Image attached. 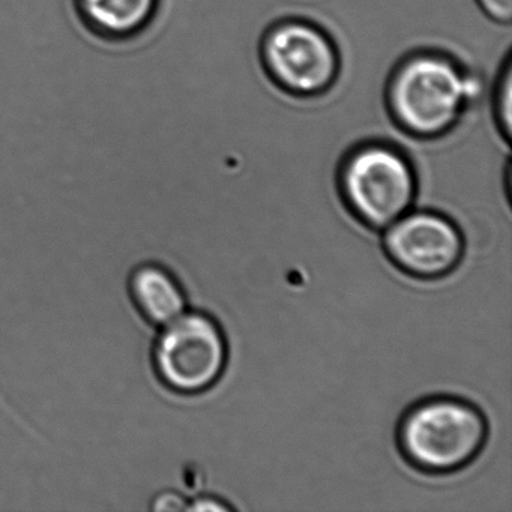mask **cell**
Returning a JSON list of instances; mask_svg holds the SVG:
<instances>
[{
    "mask_svg": "<svg viewBox=\"0 0 512 512\" xmlns=\"http://www.w3.org/2000/svg\"><path fill=\"white\" fill-rule=\"evenodd\" d=\"M481 94L479 80L448 53L421 50L404 56L386 82L392 122L407 136L434 140L451 133Z\"/></svg>",
    "mask_w": 512,
    "mask_h": 512,
    "instance_id": "obj_1",
    "label": "cell"
},
{
    "mask_svg": "<svg viewBox=\"0 0 512 512\" xmlns=\"http://www.w3.org/2000/svg\"><path fill=\"white\" fill-rule=\"evenodd\" d=\"M488 437L484 413L463 398L437 395L401 416L397 445L404 460L427 475H449L476 460Z\"/></svg>",
    "mask_w": 512,
    "mask_h": 512,
    "instance_id": "obj_2",
    "label": "cell"
},
{
    "mask_svg": "<svg viewBox=\"0 0 512 512\" xmlns=\"http://www.w3.org/2000/svg\"><path fill=\"white\" fill-rule=\"evenodd\" d=\"M337 187L344 206L359 224L383 232L412 209L418 176L400 148L373 140L344 155Z\"/></svg>",
    "mask_w": 512,
    "mask_h": 512,
    "instance_id": "obj_3",
    "label": "cell"
},
{
    "mask_svg": "<svg viewBox=\"0 0 512 512\" xmlns=\"http://www.w3.org/2000/svg\"><path fill=\"white\" fill-rule=\"evenodd\" d=\"M263 73L290 97H322L332 91L341 73V56L331 35L304 19L278 20L259 43Z\"/></svg>",
    "mask_w": 512,
    "mask_h": 512,
    "instance_id": "obj_4",
    "label": "cell"
},
{
    "mask_svg": "<svg viewBox=\"0 0 512 512\" xmlns=\"http://www.w3.org/2000/svg\"><path fill=\"white\" fill-rule=\"evenodd\" d=\"M161 328L152 350L161 383L181 395L203 394L215 386L229 359L226 335L217 320L203 311H185Z\"/></svg>",
    "mask_w": 512,
    "mask_h": 512,
    "instance_id": "obj_5",
    "label": "cell"
},
{
    "mask_svg": "<svg viewBox=\"0 0 512 512\" xmlns=\"http://www.w3.org/2000/svg\"><path fill=\"white\" fill-rule=\"evenodd\" d=\"M383 232L389 262L416 280H440L463 260V233L440 212L410 209Z\"/></svg>",
    "mask_w": 512,
    "mask_h": 512,
    "instance_id": "obj_6",
    "label": "cell"
},
{
    "mask_svg": "<svg viewBox=\"0 0 512 512\" xmlns=\"http://www.w3.org/2000/svg\"><path fill=\"white\" fill-rule=\"evenodd\" d=\"M131 301L143 319L164 326L187 311V295L172 271L158 263L136 266L128 278Z\"/></svg>",
    "mask_w": 512,
    "mask_h": 512,
    "instance_id": "obj_7",
    "label": "cell"
},
{
    "mask_svg": "<svg viewBox=\"0 0 512 512\" xmlns=\"http://www.w3.org/2000/svg\"><path fill=\"white\" fill-rule=\"evenodd\" d=\"M161 0H74L83 25L106 40H128L154 23Z\"/></svg>",
    "mask_w": 512,
    "mask_h": 512,
    "instance_id": "obj_8",
    "label": "cell"
},
{
    "mask_svg": "<svg viewBox=\"0 0 512 512\" xmlns=\"http://www.w3.org/2000/svg\"><path fill=\"white\" fill-rule=\"evenodd\" d=\"M493 115L503 140H511L512 125V68L506 64L497 79L493 97Z\"/></svg>",
    "mask_w": 512,
    "mask_h": 512,
    "instance_id": "obj_9",
    "label": "cell"
},
{
    "mask_svg": "<svg viewBox=\"0 0 512 512\" xmlns=\"http://www.w3.org/2000/svg\"><path fill=\"white\" fill-rule=\"evenodd\" d=\"M476 7L487 19L499 25H509L512 19V0H475Z\"/></svg>",
    "mask_w": 512,
    "mask_h": 512,
    "instance_id": "obj_10",
    "label": "cell"
},
{
    "mask_svg": "<svg viewBox=\"0 0 512 512\" xmlns=\"http://www.w3.org/2000/svg\"><path fill=\"white\" fill-rule=\"evenodd\" d=\"M235 509V506L230 505L227 500L221 499L212 494H200L194 499H188L187 509L185 511L191 512H230Z\"/></svg>",
    "mask_w": 512,
    "mask_h": 512,
    "instance_id": "obj_11",
    "label": "cell"
},
{
    "mask_svg": "<svg viewBox=\"0 0 512 512\" xmlns=\"http://www.w3.org/2000/svg\"><path fill=\"white\" fill-rule=\"evenodd\" d=\"M188 499L184 494L176 490L160 491L154 499L151 500L152 511H185L187 509Z\"/></svg>",
    "mask_w": 512,
    "mask_h": 512,
    "instance_id": "obj_12",
    "label": "cell"
}]
</instances>
